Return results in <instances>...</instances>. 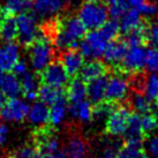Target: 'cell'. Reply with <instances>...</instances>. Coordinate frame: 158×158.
<instances>
[{"mask_svg":"<svg viewBox=\"0 0 158 158\" xmlns=\"http://www.w3.org/2000/svg\"><path fill=\"white\" fill-rule=\"evenodd\" d=\"M85 32L87 28L77 16L58 18L57 30L52 38V43L62 51L67 48H76Z\"/></svg>","mask_w":158,"mask_h":158,"instance_id":"1","label":"cell"},{"mask_svg":"<svg viewBox=\"0 0 158 158\" xmlns=\"http://www.w3.org/2000/svg\"><path fill=\"white\" fill-rule=\"evenodd\" d=\"M32 144L38 151L40 158H62L60 141L54 135L52 128L46 125L38 126L32 133Z\"/></svg>","mask_w":158,"mask_h":158,"instance_id":"2","label":"cell"},{"mask_svg":"<svg viewBox=\"0 0 158 158\" xmlns=\"http://www.w3.org/2000/svg\"><path fill=\"white\" fill-rule=\"evenodd\" d=\"M27 48L30 57L31 66L38 73H40L54 59L56 52L53 43L40 32V29L35 40L29 46H27Z\"/></svg>","mask_w":158,"mask_h":158,"instance_id":"3","label":"cell"},{"mask_svg":"<svg viewBox=\"0 0 158 158\" xmlns=\"http://www.w3.org/2000/svg\"><path fill=\"white\" fill-rule=\"evenodd\" d=\"M77 18L89 30L99 29L109 20V8L101 1H84L77 9Z\"/></svg>","mask_w":158,"mask_h":158,"instance_id":"4","label":"cell"},{"mask_svg":"<svg viewBox=\"0 0 158 158\" xmlns=\"http://www.w3.org/2000/svg\"><path fill=\"white\" fill-rule=\"evenodd\" d=\"M109 42L110 40L106 38V36L102 32L101 29H95L90 30L88 34L85 32L83 38L80 40L77 48H80V52L84 59L94 60L103 57V53Z\"/></svg>","mask_w":158,"mask_h":158,"instance_id":"5","label":"cell"},{"mask_svg":"<svg viewBox=\"0 0 158 158\" xmlns=\"http://www.w3.org/2000/svg\"><path fill=\"white\" fill-rule=\"evenodd\" d=\"M131 115L132 112L127 106L121 105L113 107L105 120V128L109 135L112 137H120L125 135Z\"/></svg>","mask_w":158,"mask_h":158,"instance_id":"6","label":"cell"},{"mask_svg":"<svg viewBox=\"0 0 158 158\" xmlns=\"http://www.w3.org/2000/svg\"><path fill=\"white\" fill-rule=\"evenodd\" d=\"M131 82L121 74H113L107 79L105 98L110 103H119L125 101L129 95Z\"/></svg>","mask_w":158,"mask_h":158,"instance_id":"7","label":"cell"},{"mask_svg":"<svg viewBox=\"0 0 158 158\" xmlns=\"http://www.w3.org/2000/svg\"><path fill=\"white\" fill-rule=\"evenodd\" d=\"M16 27H18V40L23 46L29 45L35 40L38 29L36 26V16L34 14L23 12L20 13L16 18Z\"/></svg>","mask_w":158,"mask_h":158,"instance_id":"8","label":"cell"},{"mask_svg":"<svg viewBox=\"0 0 158 158\" xmlns=\"http://www.w3.org/2000/svg\"><path fill=\"white\" fill-rule=\"evenodd\" d=\"M40 81L43 84L64 88L69 82V75L60 61H52L40 73Z\"/></svg>","mask_w":158,"mask_h":158,"instance_id":"9","label":"cell"},{"mask_svg":"<svg viewBox=\"0 0 158 158\" xmlns=\"http://www.w3.org/2000/svg\"><path fill=\"white\" fill-rule=\"evenodd\" d=\"M29 106L26 102L16 97L7 98L2 105H0V119L6 121L21 123L27 118Z\"/></svg>","mask_w":158,"mask_h":158,"instance_id":"10","label":"cell"},{"mask_svg":"<svg viewBox=\"0 0 158 158\" xmlns=\"http://www.w3.org/2000/svg\"><path fill=\"white\" fill-rule=\"evenodd\" d=\"M147 50L141 45H128L121 66L127 73H139L145 67Z\"/></svg>","mask_w":158,"mask_h":158,"instance_id":"11","label":"cell"},{"mask_svg":"<svg viewBox=\"0 0 158 158\" xmlns=\"http://www.w3.org/2000/svg\"><path fill=\"white\" fill-rule=\"evenodd\" d=\"M68 0H35L31 6L37 16L51 19L60 15L68 7Z\"/></svg>","mask_w":158,"mask_h":158,"instance_id":"12","label":"cell"},{"mask_svg":"<svg viewBox=\"0 0 158 158\" xmlns=\"http://www.w3.org/2000/svg\"><path fill=\"white\" fill-rule=\"evenodd\" d=\"M62 152L66 158H89V145L83 136L72 134L67 137Z\"/></svg>","mask_w":158,"mask_h":158,"instance_id":"13","label":"cell"},{"mask_svg":"<svg viewBox=\"0 0 158 158\" xmlns=\"http://www.w3.org/2000/svg\"><path fill=\"white\" fill-rule=\"evenodd\" d=\"M60 62L69 76H75L83 66L84 57L76 48H67L60 54Z\"/></svg>","mask_w":158,"mask_h":158,"instance_id":"14","label":"cell"},{"mask_svg":"<svg viewBox=\"0 0 158 158\" xmlns=\"http://www.w3.org/2000/svg\"><path fill=\"white\" fill-rule=\"evenodd\" d=\"M128 45L126 40H113L109 42V44L106 46L105 51L103 53V59L107 65L115 66L120 65L123 61V57L126 54Z\"/></svg>","mask_w":158,"mask_h":158,"instance_id":"15","label":"cell"},{"mask_svg":"<svg viewBox=\"0 0 158 158\" xmlns=\"http://www.w3.org/2000/svg\"><path fill=\"white\" fill-rule=\"evenodd\" d=\"M68 113L74 120H77L82 123H89L94 119V106L88 98L75 103H69Z\"/></svg>","mask_w":158,"mask_h":158,"instance_id":"16","label":"cell"},{"mask_svg":"<svg viewBox=\"0 0 158 158\" xmlns=\"http://www.w3.org/2000/svg\"><path fill=\"white\" fill-rule=\"evenodd\" d=\"M19 45L14 42H5L0 44V69L9 72L19 60Z\"/></svg>","mask_w":158,"mask_h":158,"instance_id":"17","label":"cell"},{"mask_svg":"<svg viewBox=\"0 0 158 158\" xmlns=\"http://www.w3.org/2000/svg\"><path fill=\"white\" fill-rule=\"evenodd\" d=\"M107 77L102 75L87 83V97L94 104H98L105 99Z\"/></svg>","mask_w":158,"mask_h":158,"instance_id":"18","label":"cell"},{"mask_svg":"<svg viewBox=\"0 0 158 158\" xmlns=\"http://www.w3.org/2000/svg\"><path fill=\"white\" fill-rule=\"evenodd\" d=\"M38 89H40V76L28 72L22 75L21 92L27 101H35L38 97Z\"/></svg>","mask_w":158,"mask_h":158,"instance_id":"19","label":"cell"},{"mask_svg":"<svg viewBox=\"0 0 158 158\" xmlns=\"http://www.w3.org/2000/svg\"><path fill=\"white\" fill-rule=\"evenodd\" d=\"M66 92L64 91L62 88H57L48 84H43L38 89V98L40 102L45 103L46 105H52L57 102L66 101Z\"/></svg>","mask_w":158,"mask_h":158,"instance_id":"20","label":"cell"},{"mask_svg":"<svg viewBox=\"0 0 158 158\" xmlns=\"http://www.w3.org/2000/svg\"><path fill=\"white\" fill-rule=\"evenodd\" d=\"M143 26L142 23V15L140 13H137L136 10L132 8H128L126 10V13L123 14L120 22H119V27H120V31H123V34H129L132 31L139 29Z\"/></svg>","mask_w":158,"mask_h":158,"instance_id":"21","label":"cell"},{"mask_svg":"<svg viewBox=\"0 0 158 158\" xmlns=\"http://www.w3.org/2000/svg\"><path fill=\"white\" fill-rule=\"evenodd\" d=\"M105 69L106 67L103 62L98 61V59H94L89 60L88 62H84L79 74L81 75V79L83 81L89 82L102 75H105Z\"/></svg>","mask_w":158,"mask_h":158,"instance_id":"22","label":"cell"},{"mask_svg":"<svg viewBox=\"0 0 158 158\" xmlns=\"http://www.w3.org/2000/svg\"><path fill=\"white\" fill-rule=\"evenodd\" d=\"M48 113H50L48 106L43 102H38L29 109L27 117L31 123L37 126H43L48 123Z\"/></svg>","mask_w":158,"mask_h":158,"instance_id":"23","label":"cell"},{"mask_svg":"<svg viewBox=\"0 0 158 158\" xmlns=\"http://www.w3.org/2000/svg\"><path fill=\"white\" fill-rule=\"evenodd\" d=\"M69 103H75L87 99V83L81 77H75L68 82V88L66 92Z\"/></svg>","mask_w":158,"mask_h":158,"instance_id":"24","label":"cell"},{"mask_svg":"<svg viewBox=\"0 0 158 158\" xmlns=\"http://www.w3.org/2000/svg\"><path fill=\"white\" fill-rule=\"evenodd\" d=\"M141 92L150 102H158V74L150 73L141 81Z\"/></svg>","mask_w":158,"mask_h":158,"instance_id":"25","label":"cell"},{"mask_svg":"<svg viewBox=\"0 0 158 158\" xmlns=\"http://www.w3.org/2000/svg\"><path fill=\"white\" fill-rule=\"evenodd\" d=\"M0 89L7 98H14L21 92V82L16 79V75H2L0 80Z\"/></svg>","mask_w":158,"mask_h":158,"instance_id":"26","label":"cell"},{"mask_svg":"<svg viewBox=\"0 0 158 158\" xmlns=\"http://www.w3.org/2000/svg\"><path fill=\"white\" fill-rule=\"evenodd\" d=\"M142 151H143L142 137L127 139L126 143L120 147L115 158H135Z\"/></svg>","mask_w":158,"mask_h":158,"instance_id":"27","label":"cell"},{"mask_svg":"<svg viewBox=\"0 0 158 158\" xmlns=\"http://www.w3.org/2000/svg\"><path fill=\"white\" fill-rule=\"evenodd\" d=\"M67 114H68V107H67L66 101L57 102L50 107L48 123H51L53 127L61 126L66 120Z\"/></svg>","mask_w":158,"mask_h":158,"instance_id":"28","label":"cell"},{"mask_svg":"<svg viewBox=\"0 0 158 158\" xmlns=\"http://www.w3.org/2000/svg\"><path fill=\"white\" fill-rule=\"evenodd\" d=\"M128 8H132L140 13L142 16L151 18L158 12L157 5L150 0H126Z\"/></svg>","mask_w":158,"mask_h":158,"instance_id":"29","label":"cell"},{"mask_svg":"<svg viewBox=\"0 0 158 158\" xmlns=\"http://www.w3.org/2000/svg\"><path fill=\"white\" fill-rule=\"evenodd\" d=\"M16 37H18L16 19H14L13 15H9L0 24V43L13 42L14 40H16Z\"/></svg>","mask_w":158,"mask_h":158,"instance_id":"30","label":"cell"},{"mask_svg":"<svg viewBox=\"0 0 158 158\" xmlns=\"http://www.w3.org/2000/svg\"><path fill=\"white\" fill-rule=\"evenodd\" d=\"M131 105H132L133 110L135 111L136 113L143 114L151 110V105L152 104L142 92H135L131 97Z\"/></svg>","mask_w":158,"mask_h":158,"instance_id":"31","label":"cell"},{"mask_svg":"<svg viewBox=\"0 0 158 158\" xmlns=\"http://www.w3.org/2000/svg\"><path fill=\"white\" fill-rule=\"evenodd\" d=\"M142 134H143V131L141 126V115L139 113H132L125 136L127 139H137V137H142Z\"/></svg>","mask_w":158,"mask_h":158,"instance_id":"32","label":"cell"},{"mask_svg":"<svg viewBox=\"0 0 158 158\" xmlns=\"http://www.w3.org/2000/svg\"><path fill=\"white\" fill-rule=\"evenodd\" d=\"M5 8L8 10L10 14H20L27 12L30 8V0H5Z\"/></svg>","mask_w":158,"mask_h":158,"instance_id":"33","label":"cell"},{"mask_svg":"<svg viewBox=\"0 0 158 158\" xmlns=\"http://www.w3.org/2000/svg\"><path fill=\"white\" fill-rule=\"evenodd\" d=\"M9 158H40L38 151L32 144H26L15 149L13 152H10L8 156Z\"/></svg>","mask_w":158,"mask_h":158,"instance_id":"34","label":"cell"},{"mask_svg":"<svg viewBox=\"0 0 158 158\" xmlns=\"http://www.w3.org/2000/svg\"><path fill=\"white\" fill-rule=\"evenodd\" d=\"M141 126H142L143 133L152 134L158 128L157 117L154 113H149V112L143 113V115H141Z\"/></svg>","mask_w":158,"mask_h":158,"instance_id":"35","label":"cell"},{"mask_svg":"<svg viewBox=\"0 0 158 158\" xmlns=\"http://www.w3.org/2000/svg\"><path fill=\"white\" fill-rule=\"evenodd\" d=\"M144 68L149 70V73L158 74V46H152L147 50Z\"/></svg>","mask_w":158,"mask_h":158,"instance_id":"36","label":"cell"},{"mask_svg":"<svg viewBox=\"0 0 158 158\" xmlns=\"http://www.w3.org/2000/svg\"><path fill=\"white\" fill-rule=\"evenodd\" d=\"M99 29L110 42L115 40L118 37L119 32H120V27H119V23L117 22V20H107Z\"/></svg>","mask_w":158,"mask_h":158,"instance_id":"37","label":"cell"},{"mask_svg":"<svg viewBox=\"0 0 158 158\" xmlns=\"http://www.w3.org/2000/svg\"><path fill=\"white\" fill-rule=\"evenodd\" d=\"M128 9V5L126 0H118L113 4L110 5L109 7V16L112 20H120L121 16L126 13Z\"/></svg>","mask_w":158,"mask_h":158,"instance_id":"38","label":"cell"},{"mask_svg":"<svg viewBox=\"0 0 158 158\" xmlns=\"http://www.w3.org/2000/svg\"><path fill=\"white\" fill-rule=\"evenodd\" d=\"M112 109H113V106L110 102L109 103H103V102L98 103L94 107V119L97 121H105L109 114L111 113Z\"/></svg>","mask_w":158,"mask_h":158,"instance_id":"39","label":"cell"},{"mask_svg":"<svg viewBox=\"0 0 158 158\" xmlns=\"http://www.w3.org/2000/svg\"><path fill=\"white\" fill-rule=\"evenodd\" d=\"M144 40L151 46H158V21L144 27Z\"/></svg>","mask_w":158,"mask_h":158,"instance_id":"40","label":"cell"},{"mask_svg":"<svg viewBox=\"0 0 158 158\" xmlns=\"http://www.w3.org/2000/svg\"><path fill=\"white\" fill-rule=\"evenodd\" d=\"M144 40V26H142L141 28L136 29V30L132 31L127 34V38H126V43L127 45H141L143 43Z\"/></svg>","mask_w":158,"mask_h":158,"instance_id":"41","label":"cell"},{"mask_svg":"<svg viewBox=\"0 0 158 158\" xmlns=\"http://www.w3.org/2000/svg\"><path fill=\"white\" fill-rule=\"evenodd\" d=\"M120 147H121V144L117 140H111L109 142H106L104 147H103V156H104V158H115Z\"/></svg>","mask_w":158,"mask_h":158,"instance_id":"42","label":"cell"},{"mask_svg":"<svg viewBox=\"0 0 158 158\" xmlns=\"http://www.w3.org/2000/svg\"><path fill=\"white\" fill-rule=\"evenodd\" d=\"M145 150L149 156L151 157H157L158 156V133L150 134L148 140L145 142Z\"/></svg>","mask_w":158,"mask_h":158,"instance_id":"43","label":"cell"},{"mask_svg":"<svg viewBox=\"0 0 158 158\" xmlns=\"http://www.w3.org/2000/svg\"><path fill=\"white\" fill-rule=\"evenodd\" d=\"M14 74L15 75H19V76H22L27 73V70H28V66H27V62L24 60H18V61L15 62V65H14L13 69Z\"/></svg>","mask_w":158,"mask_h":158,"instance_id":"44","label":"cell"},{"mask_svg":"<svg viewBox=\"0 0 158 158\" xmlns=\"http://www.w3.org/2000/svg\"><path fill=\"white\" fill-rule=\"evenodd\" d=\"M7 134H8V128L6 127L2 123H0V144H4L6 142Z\"/></svg>","mask_w":158,"mask_h":158,"instance_id":"45","label":"cell"},{"mask_svg":"<svg viewBox=\"0 0 158 158\" xmlns=\"http://www.w3.org/2000/svg\"><path fill=\"white\" fill-rule=\"evenodd\" d=\"M135 158H148V156H147V155H145L144 152H143V151H142V152H141V154H139V155H137V156H136Z\"/></svg>","mask_w":158,"mask_h":158,"instance_id":"46","label":"cell"},{"mask_svg":"<svg viewBox=\"0 0 158 158\" xmlns=\"http://www.w3.org/2000/svg\"><path fill=\"white\" fill-rule=\"evenodd\" d=\"M106 4H113V2H115V1H118V0H104Z\"/></svg>","mask_w":158,"mask_h":158,"instance_id":"47","label":"cell"},{"mask_svg":"<svg viewBox=\"0 0 158 158\" xmlns=\"http://www.w3.org/2000/svg\"><path fill=\"white\" fill-rule=\"evenodd\" d=\"M2 75H4V74H2V70L0 69V80H1V77H2Z\"/></svg>","mask_w":158,"mask_h":158,"instance_id":"48","label":"cell"},{"mask_svg":"<svg viewBox=\"0 0 158 158\" xmlns=\"http://www.w3.org/2000/svg\"><path fill=\"white\" fill-rule=\"evenodd\" d=\"M82 1H97V0H82Z\"/></svg>","mask_w":158,"mask_h":158,"instance_id":"49","label":"cell"},{"mask_svg":"<svg viewBox=\"0 0 158 158\" xmlns=\"http://www.w3.org/2000/svg\"><path fill=\"white\" fill-rule=\"evenodd\" d=\"M157 16H158V12H157ZM157 21H158V20H157Z\"/></svg>","mask_w":158,"mask_h":158,"instance_id":"50","label":"cell"},{"mask_svg":"<svg viewBox=\"0 0 158 158\" xmlns=\"http://www.w3.org/2000/svg\"><path fill=\"white\" fill-rule=\"evenodd\" d=\"M154 158H158V156H157V157H154Z\"/></svg>","mask_w":158,"mask_h":158,"instance_id":"51","label":"cell"},{"mask_svg":"<svg viewBox=\"0 0 158 158\" xmlns=\"http://www.w3.org/2000/svg\"><path fill=\"white\" fill-rule=\"evenodd\" d=\"M6 158H9V157H6Z\"/></svg>","mask_w":158,"mask_h":158,"instance_id":"52","label":"cell"}]
</instances>
